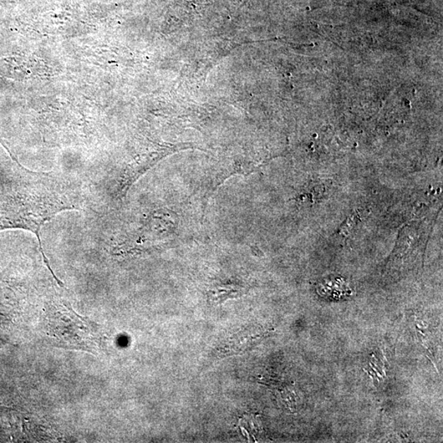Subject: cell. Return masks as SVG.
<instances>
[{
    "label": "cell",
    "mask_w": 443,
    "mask_h": 443,
    "mask_svg": "<svg viewBox=\"0 0 443 443\" xmlns=\"http://www.w3.org/2000/svg\"><path fill=\"white\" fill-rule=\"evenodd\" d=\"M81 208L79 193L51 175L30 172V180L0 196V231L23 229L37 237L45 263L57 282L43 251L40 231L59 213Z\"/></svg>",
    "instance_id": "obj_1"
},
{
    "label": "cell",
    "mask_w": 443,
    "mask_h": 443,
    "mask_svg": "<svg viewBox=\"0 0 443 443\" xmlns=\"http://www.w3.org/2000/svg\"></svg>",
    "instance_id": "obj_2"
}]
</instances>
